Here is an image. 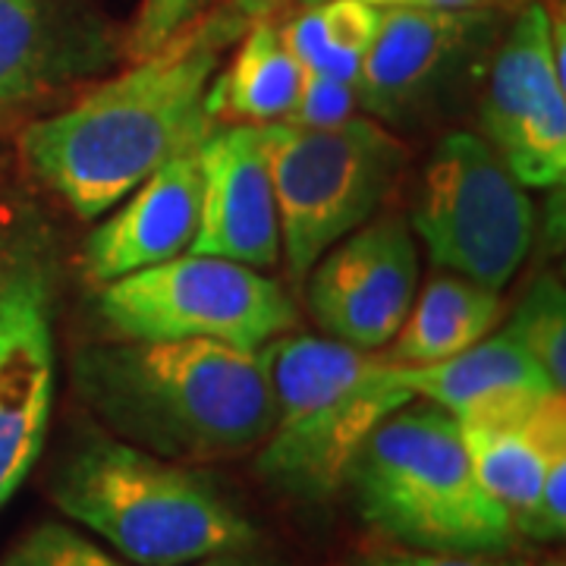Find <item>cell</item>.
<instances>
[{
    "label": "cell",
    "instance_id": "6da1fadb",
    "mask_svg": "<svg viewBox=\"0 0 566 566\" xmlns=\"http://www.w3.org/2000/svg\"><path fill=\"white\" fill-rule=\"evenodd\" d=\"M249 22L237 7L205 10L120 76L29 123L20 155L32 177L76 218L98 221L158 167L196 151L218 129L208 92Z\"/></svg>",
    "mask_w": 566,
    "mask_h": 566
},
{
    "label": "cell",
    "instance_id": "7a4b0ae2",
    "mask_svg": "<svg viewBox=\"0 0 566 566\" xmlns=\"http://www.w3.org/2000/svg\"><path fill=\"white\" fill-rule=\"evenodd\" d=\"M73 387L114 438L189 465L259 447L274 416L268 346L111 337L73 356Z\"/></svg>",
    "mask_w": 566,
    "mask_h": 566
},
{
    "label": "cell",
    "instance_id": "3957f363",
    "mask_svg": "<svg viewBox=\"0 0 566 566\" xmlns=\"http://www.w3.org/2000/svg\"><path fill=\"white\" fill-rule=\"evenodd\" d=\"M51 501L139 566L196 564L259 538L211 475L114 434H92L63 457Z\"/></svg>",
    "mask_w": 566,
    "mask_h": 566
},
{
    "label": "cell",
    "instance_id": "277c9868",
    "mask_svg": "<svg viewBox=\"0 0 566 566\" xmlns=\"http://www.w3.org/2000/svg\"><path fill=\"white\" fill-rule=\"evenodd\" d=\"M274 416L255 469L268 485L305 504L346 488L368 434L416 397L390 365L331 337L283 334L268 344Z\"/></svg>",
    "mask_w": 566,
    "mask_h": 566
},
{
    "label": "cell",
    "instance_id": "5b68a950",
    "mask_svg": "<svg viewBox=\"0 0 566 566\" xmlns=\"http://www.w3.org/2000/svg\"><path fill=\"white\" fill-rule=\"evenodd\" d=\"M346 485L368 526L412 551L491 557L516 538L441 406L412 400L387 416L356 453Z\"/></svg>",
    "mask_w": 566,
    "mask_h": 566
},
{
    "label": "cell",
    "instance_id": "8992f818",
    "mask_svg": "<svg viewBox=\"0 0 566 566\" xmlns=\"http://www.w3.org/2000/svg\"><path fill=\"white\" fill-rule=\"evenodd\" d=\"M268 161L281 214V262L293 283L331 245L368 223L387 202L406 164V145L385 123L349 117L308 129L268 123Z\"/></svg>",
    "mask_w": 566,
    "mask_h": 566
},
{
    "label": "cell",
    "instance_id": "52a82bcc",
    "mask_svg": "<svg viewBox=\"0 0 566 566\" xmlns=\"http://www.w3.org/2000/svg\"><path fill=\"white\" fill-rule=\"evenodd\" d=\"M95 312L117 340H214L237 349H264L300 322L274 277L196 252L104 283Z\"/></svg>",
    "mask_w": 566,
    "mask_h": 566
},
{
    "label": "cell",
    "instance_id": "ba28073f",
    "mask_svg": "<svg viewBox=\"0 0 566 566\" xmlns=\"http://www.w3.org/2000/svg\"><path fill=\"white\" fill-rule=\"evenodd\" d=\"M409 230L434 268L501 293L526 262L535 208L485 136L447 133L424 164Z\"/></svg>",
    "mask_w": 566,
    "mask_h": 566
},
{
    "label": "cell",
    "instance_id": "9c48e42d",
    "mask_svg": "<svg viewBox=\"0 0 566 566\" xmlns=\"http://www.w3.org/2000/svg\"><path fill=\"white\" fill-rule=\"evenodd\" d=\"M501 29V7L381 10L356 80L359 107L385 126H416L444 114L482 73Z\"/></svg>",
    "mask_w": 566,
    "mask_h": 566
},
{
    "label": "cell",
    "instance_id": "30bf717a",
    "mask_svg": "<svg viewBox=\"0 0 566 566\" xmlns=\"http://www.w3.org/2000/svg\"><path fill=\"white\" fill-rule=\"evenodd\" d=\"M57 387L54 277L32 237L0 243V510L39 463Z\"/></svg>",
    "mask_w": 566,
    "mask_h": 566
},
{
    "label": "cell",
    "instance_id": "8fae6325",
    "mask_svg": "<svg viewBox=\"0 0 566 566\" xmlns=\"http://www.w3.org/2000/svg\"><path fill=\"white\" fill-rule=\"evenodd\" d=\"M482 129L520 186H564L566 32L538 0L516 13L491 51Z\"/></svg>",
    "mask_w": 566,
    "mask_h": 566
},
{
    "label": "cell",
    "instance_id": "7c38bea8",
    "mask_svg": "<svg viewBox=\"0 0 566 566\" xmlns=\"http://www.w3.org/2000/svg\"><path fill=\"white\" fill-rule=\"evenodd\" d=\"M305 303L331 340L381 349L409 315L419 290V249L409 221L371 218L331 245L305 274Z\"/></svg>",
    "mask_w": 566,
    "mask_h": 566
},
{
    "label": "cell",
    "instance_id": "4fadbf2b",
    "mask_svg": "<svg viewBox=\"0 0 566 566\" xmlns=\"http://www.w3.org/2000/svg\"><path fill=\"white\" fill-rule=\"evenodd\" d=\"M120 57L88 0H0V117L25 111Z\"/></svg>",
    "mask_w": 566,
    "mask_h": 566
},
{
    "label": "cell",
    "instance_id": "5bb4252c",
    "mask_svg": "<svg viewBox=\"0 0 566 566\" xmlns=\"http://www.w3.org/2000/svg\"><path fill=\"white\" fill-rule=\"evenodd\" d=\"M202 211L189 252L271 271L281 264V214L268 161V123L218 126L196 148Z\"/></svg>",
    "mask_w": 566,
    "mask_h": 566
},
{
    "label": "cell",
    "instance_id": "9a60e30c",
    "mask_svg": "<svg viewBox=\"0 0 566 566\" xmlns=\"http://www.w3.org/2000/svg\"><path fill=\"white\" fill-rule=\"evenodd\" d=\"M453 419L479 482L520 528L542 491L545 472L566 453L564 394L506 390L469 406Z\"/></svg>",
    "mask_w": 566,
    "mask_h": 566
},
{
    "label": "cell",
    "instance_id": "2e32d148",
    "mask_svg": "<svg viewBox=\"0 0 566 566\" xmlns=\"http://www.w3.org/2000/svg\"><path fill=\"white\" fill-rule=\"evenodd\" d=\"M199 211L202 174L196 151H189L158 167L98 218L82 243V271L88 283L104 286L189 252L199 230Z\"/></svg>",
    "mask_w": 566,
    "mask_h": 566
},
{
    "label": "cell",
    "instance_id": "e0dca14e",
    "mask_svg": "<svg viewBox=\"0 0 566 566\" xmlns=\"http://www.w3.org/2000/svg\"><path fill=\"white\" fill-rule=\"evenodd\" d=\"M501 322L504 300L497 290L447 271L424 283L381 359L394 365L441 363L485 340Z\"/></svg>",
    "mask_w": 566,
    "mask_h": 566
},
{
    "label": "cell",
    "instance_id": "ac0fdd59",
    "mask_svg": "<svg viewBox=\"0 0 566 566\" xmlns=\"http://www.w3.org/2000/svg\"><path fill=\"white\" fill-rule=\"evenodd\" d=\"M387 365L390 378L416 400L441 406L450 416H460L469 406L506 390H557L545 371L528 359L526 349L504 331L488 334L485 340L441 363Z\"/></svg>",
    "mask_w": 566,
    "mask_h": 566
},
{
    "label": "cell",
    "instance_id": "d6986e66",
    "mask_svg": "<svg viewBox=\"0 0 566 566\" xmlns=\"http://www.w3.org/2000/svg\"><path fill=\"white\" fill-rule=\"evenodd\" d=\"M303 80V66L286 51L281 29L252 20L230 63L211 82L208 111L218 123H281L300 98Z\"/></svg>",
    "mask_w": 566,
    "mask_h": 566
},
{
    "label": "cell",
    "instance_id": "ffe728a7",
    "mask_svg": "<svg viewBox=\"0 0 566 566\" xmlns=\"http://www.w3.org/2000/svg\"><path fill=\"white\" fill-rule=\"evenodd\" d=\"M381 10L363 0L308 3L296 20L281 29V39L303 73L359 80L365 54L378 32Z\"/></svg>",
    "mask_w": 566,
    "mask_h": 566
},
{
    "label": "cell",
    "instance_id": "44dd1931",
    "mask_svg": "<svg viewBox=\"0 0 566 566\" xmlns=\"http://www.w3.org/2000/svg\"><path fill=\"white\" fill-rule=\"evenodd\" d=\"M528 353V359L566 394V293L564 283L542 274L526 290L516 312L501 327Z\"/></svg>",
    "mask_w": 566,
    "mask_h": 566
},
{
    "label": "cell",
    "instance_id": "7402d4cb",
    "mask_svg": "<svg viewBox=\"0 0 566 566\" xmlns=\"http://www.w3.org/2000/svg\"><path fill=\"white\" fill-rule=\"evenodd\" d=\"M0 566H126L63 523H41L10 547Z\"/></svg>",
    "mask_w": 566,
    "mask_h": 566
},
{
    "label": "cell",
    "instance_id": "603a6c76",
    "mask_svg": "<svg viewBox=\"0 0 566 566\" xmlns=\"http://www.w3.org/2000/svg\"><path fill=\"white\" fill-rule=\"evenodd\" d=\"M356 111H359L356 82L305 73L300 98L293 104V111L286 114V123L322 129V126H337V123L356 117Z\"/></svg>",
    "mask_w": 566,
    "mask_h": 566
},
{
    "label": "cell",
    "instance_id": "cb8c5ba5",
    "mask_svg": "<svg viewBox=\"0 0 566 566\" xmlns=\"http://www.w3.org/2000/svg\"><path fill=\"white\" fill-rule=\"evenodd\" d=\"M208 7H211V0H142L123 51L129 54V61L151 54L164 41L174 39L182 25L199 20Z\"/></svg>",
    "mask_w": 566,
    "mask_h": 566
},
{
    "label": "cell",
    "instance_id": "d4e9b609",
    "mask_svg": "<svg viewBox=\"0 0 566 566\" xmlns=\"http://www.w3.org/2000/svg\"><path fill=\"white\" fill-rule=\"evenodd\" d=\"M566 532V453L557 457L545 472L542 491L528 516L520 523L516 535H526L532 542H560Z\"/></svg>",
    "mask_w": 566,
    "mask_h": 566
},
{
    "label": "cell",
    "instance_id": "484cf974",
    "mask_svg": "<svg viewBox=\"0 0 566 566\" xmlns=\"http://www.w3.org/2000/svg\"><path fill=\"white\" fill-rule=\"evenodd\" d=\"M353 566H523L501 564L488 557H472V554H434V551H394V554H368Z\"/></svg>",
    "mask_w": 566,
    "mask_h": 566
},
{
    "label": "cell",
    "instance_id": "4316f807",
    "mask_svg": "<svg viewBox=\"0 0 566 566\" xmlns=\"http://www.w3.org/2000/svg\"><path fill=\"white\" fill-rule=\"evenodd\" d=\"M308 3H322V0H303ZM378 10H394V7H450V10H463V7H506L510 0H363Z\"/></svg>",
    "mask_w": 566,
    "mask_h": 566
},
{
    "label": "cell",
    "instance_id": "83f0119b",
    "mask_svg": "<svg viewBox=\"0 0 566 566\" xmlns=\"http://www.w3.org/2000/svg\"><path fill=\"white\" fill-rule=\"evenodd\" d=\"M233 7L243 17H249V20H262V17H268L277 7V0H233Z\"/></svg>",
    "mask_w": 566,
    "mask_h": 566
},
{
    "label": "cell",
    "instance_id": "f1b7e54d",
    "mask_svg": "<svg viewBox=\"0 0 566 566\" xmlns=\"http://www.w3.org/2000/svg\"><path fill=\"white\" fill-rule=\"evenodd\" d=\"M199 566H271V564H262V560H249V557H240V551H230V554H214V557H205V560H199Z\"/></svg>",
    "mask_w": 566,
    "mask_h": 566
},
{
    "label": "cell",
    "instance_id": "f546056e",
    "mask_svg": "<svg viewBox=\"0 0 566 566\" xmlns=\"http://www.w3.org/2000/svg\"><path fill=\"white\" fill-rule=\"evenodd\" d=\"M547 566H564V560H554V564H547Z\"/></svg>",
    "mask_w": 566,
    "mask_h": 566
}]
</instances>
